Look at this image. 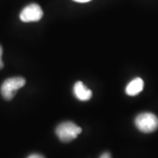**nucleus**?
<instances>
[{
  "label": "nucleus",
  "instance_id": "obj_1",
  "mask_svg": "<svg viewBox=\"0 0 158 158\" xmlns=\"http://www.w3.org/2000/svg\"><path fill=\"white\" fill-rule=\"evenodd\" d=\"M82 133V128L70 121H65L57 126L56 134L62 142H70Z\"/></svg>",
  "mask_w": 158,
  "mask_h": 158
},
{
  "label": "nucleus",
  "instance_id": "obj_2",
  "mask_svg": "<svg viewBox=\"0 0 158 158\" xmlns=\"http://www.w3.org/2000/svg\"><path fill=\"white\" fill-rule=\"evenodd\" d=\"M136 127L142 133H153L158 128V118L151 113L139 114L135 120Z\"/></svg>",
  "mask_w": 158,
  "mask_h": 158
},
{
  "label": "nucleus",
  "instance_id": "obj_3",
  "mask_svg": "<svg viewBox=\"0 0 158 158\" xmlns=\"http://www.w3.org/2000/svg\"><path fill=\"white\" fill-rule=\"evenodd\" d=\"M26 85V79L20 77L7 78L1 86V94L6 100H11L16 91Z\"/></svg>",
  "mask_w": 158,
  "mask_h": 158
},
{
  "label": "nucleus",
  "instance_id": "obj_4",
  "mask_svg": "<svg viewBox=\"0 0 158 158\" xmlns=\"http://www.w3.org/2000/svg\"><path fill=\"white\" fill-rule=\"evenodd\" d=\"M43 16V11L37 4H31L26 6L20 12L19 18L23 22H35L39 21Z\"/></svg>",
  "mask_w": 158,
  "mask_h": 158
},
{
  "label": "nucleus",
  "instance_id": "obj_5",
  "mask_svg": "<svg viewBox=\"0 0 158 158\" xmlns=\"http://www.w3.org/2000/svg\"><path fill=\"white\" fill-rule=\"evenodd\" d=\"M73 91L75 97L81 101H88L92 97V91L86 88L83 82H77L73 87Z\"/></svg>",
  "mask_w": 158,
  "mask_h": 158
},
{
  "label": "nucleus",
  "instance_id": "obj_6",
  "mask_svg": "<svg viewBox=\"0 0 158 158\" xmlns=\"http://www.w3.org/2000/svg\"><path fill=\"white\" fill-rule=\"evenodd\" d=\"M143 86H144V82L142 79L140 77L135 78L127 85L126 93L128 96H136L143 90Z\"/></svg>",
  "mask_w": 158,
  "mask_h": 158
},
{
  "label": "nucleus",
  "instance_id": "obj_7",
  "mask_svg": "<svg viewBox=\"0 0 158 158\" xmlns=\"http://www.w3.org/2000/svg\"><path fill=\"white\" fill-rule=\"evenodd\" d=\"M2 55H3V48L0 46V69L4 67V62L2 61Z\"/></svg>",
  "mask_w": 158,
  "mask_h": 158
},
{
  "label": "nucleus",
  "instance_id": "obj_8",
  "mask_svg": "<svg viewBox=\"0 0 158 158\" xmlns=\"http://www.w3.org/2000/svg\"><path fill=\"white\" fill-rule=\"evenodd\" d=\"M27 158H45L43 156L40 155V154H33V155H30Z\"/></svg>",
  "mask_w": 158,
  "mask_h": 158
},
{
  "label": "nucleus",
  "instance_id": "obj_9",
  "mask_svg": "<svg viewBox=\"0 0 158 158\" xmlns=\"http://www.w3.org/2000/svg\"><path fill=\"white\" fill-rule=\"evenodd\" d=\"M99 158H112V156L109 152H105L104 154H102L101 156Z\"/></svg>",
  "mask_w": 158,
  "mask_h": 158
},
{
  "label": "nucleus",
  "instance_id": "obj_10",
  "mask_svg": "<svg viewBox=\"0 0 158 158\" xmlns=\"http://www.w3.org/2000/svg\"><path fill=\"white\" fill-rule=\"evenodd\" d=\"M74 1L77 3H87V2H90V0H74Z\"/></svg>",
  "mask_w": 158,
  "mask_h": 158
}]
</instances>
